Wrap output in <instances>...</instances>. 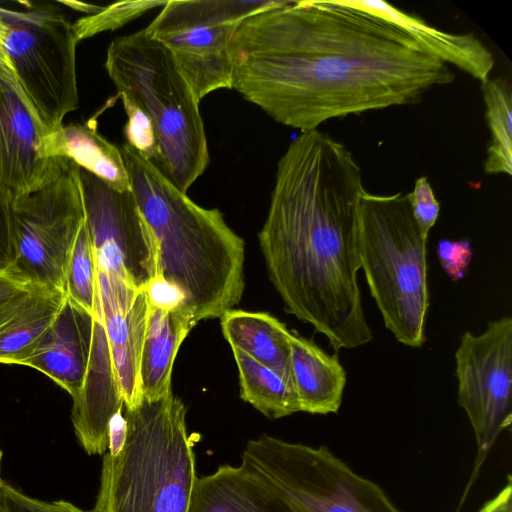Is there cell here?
Returning a JSON list of instances; mask_svg holds the SVG:
<instances>
[{"label":"cell","mask_w":512,"mask_h":512,"mask_svg":"<svg viewBox=\"0 0 512 512\" xmlns=\"http://www.w3.org/2000/svg\"><path fill=\"white\" fill-rule=\"evenodd\" d=\"M230 53L232 89L300 132L416 104L455 78L405 31L340 0H283L245 20Z\"/></svg>","instance_id":"cell-1"},{"label":"cell","mask_w":512,"mask_h":512,"mask_svg":"<svg viewBox=\"0 0 512 512\" xmlns=\"http://www.w3.org/2000/svg\"><path fill=\"white\" fill-rule=\"evenodd\" d=\"M362 169L353 153L319 129L300 132L277 162L258 234L269 279L284 309L338 351L373 333L357 281V210Z\"/></svg>","instance_id":"cell-2"},{"label":"cell","mask_w":512,"mask_h":512,"mask_svg":"<svg viewBox=\"0 0 512 512\" xmlns=\"http://www.w3.org/2000/svg\"><path fill=\"white\" fill-rule=\"evenodd\" d=\"M130 190L158 246L159 276L183 296L197 324L220 318L244 291L245 243L216 208H204L127 143Z\"/></svg>","instance_id":"cell-3"},{"label":"cell","mask_w":512,"mask_h":512,"mask_svg":"<svg viewBox=\"0 0 512 512\" xmlns=\"http://www.w3.org/2000/svg\"><path fill=\"white\" fill-rule=\"evenodd\" d=\"M123 413L126 441L103 455L92 512H187L198 476L184 403L171 393Z\"/></svg>","instance_id":"cell-4"},{"label":"cell","mask_w":512,"mask_h":512,"mask_svg":"<svg viewBox=\"0 0 512 512\" xmlns=\"http://www.w3.org/2000/svg\"><path fill=\"white\" fill-rule=\"evenodd\" d=\"M104 66L119 97L152 122L159 148L154 164L186 193L210 158L200 101L173 56L144 28L114 38Z\"/></svg>","instance_id":"cell-5"},{"label":"cell","mask_w":512,"mask_h":512,"mask_svg":"<svg viewBox=\"0 0 512 512\" xmlns=\"http://www.w3.org/2000/svg\"><path fill=\"white\" fill-rule=\"evenodd\" d=\"M426 242L406 194L363 191L357 210L360 268L385 327L398 342L412 348L426 340Z\"/></svg>","instance_id":"cell-6"},{"label":"cell","mask_w":512,"mask_h":512,"mask_svg":"<svg viewBox=\"0 0 512 512\" xmlns=\"http://www.w3.org/2000/svg\"><path fill=\"white\" fill-rule=\"evenodd\" d=\"M0 4L4 48L12 72L30 106L48 132L78 109L77 39L58 8L32 2Z\"/></svg>","instance_id":"cell-7"},{"label":"cell","mask_w":512,"mask_h":512,"mask_svg":"<svg viewBox=\"0 0 512 512\" xmlns=\"http://www.w3.org/2000/svg\"><path fill=\"white\" fill-rule=\"evenodd\" d=\"M241 463L270 482L293 512H401L379 485L325 446L262 434L246 443Z\"/></svg>","instance_id":"cell-8"},{"label":"cell","mask_w":512,"mask_h":512,"mask_svg":"<svg viewBox=\"0 0 512 512\" xmlns=\"http://www.w3.org/2000/svg\"><path fill=\"white\" fill-rule=\"evenodd\" d=\"M283 0H170L145 28L165 46L197 99L232 89L231 40L251 16Z\"/></svg>","instance_id":"cell-9"},{"label":"cell","mask_w":512,"mask_h":512,"mask_svg":"<svg viewBox=\"0 0 512 512\" xmlns=\"http://www.w3.org/2000/svg\"><path fill=\"white\" fill-rule=\"evenodd\" d=\"M12 218L14 259L7 269L30 285L64 292L66 267L85 222L74 164L69 161L43 187L14 196Z\"/></svg>","instance_id":"cell-10"},{"label":"cell","mask_w":512,"mask_h":512,"mask_svg":"<svg viewBox=\"0 0 512 512\" xmlns=\"http://www.w3.org/2000/svg\"><path fill=\"white\" fill-rule=\"evenodd\" d=\"M455 361L457 401L469 418L477 443L468 491L499 434L511 425L512 318L504 316L488 323L479 335L464 332Z\"/></svg>","instance_id":"cell-11"},{"label":"cell","mask_w":512,"mask_h":512,"mask_svg":"<svg viewBox=\"0 0 512 512\" xmlns=\"http://www.w3.org/2000/svg\"><path fill=\"white\" fill-rule=\"evenodd\" d=\"M74 168L97 268L146 289L159 276L158 246L131 190L118 191L76 164Z\"/></svg>","instance_id":"cell-12"},{"label":"cell","mask_w":512,"mask_h":512,"mask_svg":"<svg viewBox=\"0 0 512 512\" xmlns=\"http://www.w3.org/2000/svg\"><path fill=\"white\" fill-rule=\"evenodd\" d=\"M48 133L12 70L0 69V185L13 196L43 187L67 169L66 159L41 158L40 142Z\"/></svg>","instance_id":"cell-13"},{"label":"cell","mask_w":512,"mask_h":512,"mask_svg":"<svg viewBox=\"0 0 512 512\" xmlns=\"http://www.w3.org/2000/svg\"><path fill=\"white\" fill-rule=\"evenodd\" d=\"M97 314L103 323L124 406L143 401L139 363L144 341L149 297L146 289L97 268Z\"/></svg>","instance_id":"cell-14"},{"label":"cell","mask_w":512,"mask_h":512,"mask_svg":"<svg viewBox=\"0 0 512 512\" xmlns=\"http://www.w3.org/2000/svg\"><path fill=\"white\" fill-rule=\"evenodd\" d=\"M94 320L66 296L56 318L20 365L39 370L76 397L89 366Z\"/></svg>","instance_id":"cell-15"},{"label":"cell","mask_w":512,"mask_h":512,"mask_svg":"<svg viewBox=\"0 0 512 512\" xmlns=\"http://www.w3.org/2000/svg\"><path fill=\"white\" fill-rule=\"evenodd\" d=\"M73 402L71 418L78 442L87 454L103 456L108 450L110 421L123 408L124 401L99 317L94 320L92 351L84 383Z\"/></svg>","instance_id":"cell-16"},{"label":"cell","mask_w":512,"mask_h":512,"mask_svg":"<svg viewBox=\"0 0 512 512\" xmlns=\"http://www.w3.org/2000/svg\"><path fill=\"white\" fill-rule=\"evenodd\" d=\"M355 8L392 23L409 34L420 46L444 63L452 64L481 83L489 78L495 60L492 52L473 33L444 32L422 19L407 14L379 0H340Z\"/></svg>","instance_id":"cell-17"},{"label":"cell","mask_w":512,"mask_h":512,"mask_svg":"<svg viewBox=\"0 0 512 512\" xmlns=\"http://www.w3.org/2000/svg\"><path fill=\"white\" fill-rule=\"evenodd\" d=\"M187 512H293L280 492L249 466L224 464L195 480Z\"/></svg>","instance_id":"cell-18"},{"label":"cell","mask_w":512,"mask_h":512,"mask_svg":"<svg viewBox=\"0 0 512 512\" xmlns=\"http://www.w3.org/2000/svg\"><path fill=\"white\" fill-rule=\"evenodd\" d=\"M195 325L183 307L163 306L149 300L139 363L143 400L153 402L172 393L171 376L177 352Z\"/></svg>","instance_id":"cell-19"},{"label":"cell","mask_w":512,"mask_h":512,"mask_svg":"<svg viewBox=\"0 0 512 512\" xmlns=\"http://www.w3.org/2000/svg\"><path fill=\"white\" fill-rule=\"evenodd\" d=\"M39 154L69 160L118 191L130 190L120 147L99 134L91 121L63 124L49 132L40 142Z\"/></svg>","instance_id":"cell-20"},{"label":"cell","mask_w":512,"mask_h":512,"mask_svg":"<svg viewBox=\"0 0 512 512\" xmlns=\"http://www.w3.org/2000/svg\"><path fill=\"white\" fill-rule=\"evenodd\" d=\"M291 376L300 412L337 413L347 381L337 355H329L313 340L291 334Z\"/></svg>","instance_id":"cell-21"},{"label":"cell","mask_w":512,"mask_h":512,"mask_svg":"<svg viewBox=\"0 0 512 512\" xmlns=\"http://www.w3.org/2000/svg\"><path fill=\"white\" fill-rule=\"evenodd\" d=\"M66 300L58 289L31 286L0 307V363L20 365Z\"/></svg>","instance_id":"cell-22"},{"label":"cell","mask_w":512,"mask_h":512,"mask_svg":"<svg viewBox=\"0 0 512 512\" xmlns=\"http://www.w3.org/2000/svg\"><path fill=\"white\" fill-rule=\"evenodd\" d=\"M223 335L232 349L244 352L282 376L292 387L291 332L265 312L230 309L220 317Z\"/></svg>","instance_id":"cell-23"},{"label":"cell","mask_w":512,"mask_h":512,"mask_svg":"<svg viewBox=\"0 0 512 512\" xmlns=\"http://www.w3.org/2000/svg\"><path fill=\"white\" fill-rule=\"evenodd\" d=\"M239 371L240 397L270 419L300 412L294 388L278 373L232 349Z\"/></svg>","instance_id":"cell-24"},{"label":"cell","mask_w":512,"mask_h":512,"mask_svg":"<svg viewBox=\"0 0 512 512\" xmlns=\"http://www.w3.org/2000/svg\"><path fill=\"white\" fill-rule=\"evenodd\" d=\"M486 106L490 141L484 170L487 174L512 175V89L503 78H488L481 83Z\"/></svg>","instance_id":"cell-25"},{"label":"cell","mask_w":512,"mask_h":512,"mask_svg":"<svg viewBox=\"0 0 512 512\" xmlns=\"http://www.w3.org/2000/svg\"><path fill=\"white\" fill-rule=\"evenodd\" d=\"M64 293L80 307L96 316L97 264L86 220L79 231L66 267Z\"/></svg>","instance_id":"cell-26"},{"label":"cell","mask_w":512,"mask_h":512,"mask_svg":"<svg viewBox=\"0 0 512 512\" xmlns=\"http://www.w3.org/2000/svg\"><path fill=\"white\" fill-rule=\"evenodd\" d=\"M167 1H120L102 7L90 16L79 19L73 25L77 41L94 36L98 33L118 29L130 21L140 17L148 10L163 7Z\"/></svg>","instance_id":"cell-27"},{"label":"cell","mask_w":512,"mask_h":512,"mask_svg":"<svg viewBox=\"0 0 512 512\" xmlns=\"http://www.w3.org/2000/svg\"><path fill=\"white\" fill-rule=\"evenodd\" d=\"M120 99L128 118L124 126L125 143L142 157L155 163L159 148L152 122L133 101L124 96H120Z\"/></svg>","instance_id":"cell-28"},{"label":"cell","mask_w":512,"mask_h":512,"mask_svg":"<svg viewBox=\"0 0 512 512\" xmlns=\"http://www.w3.org/2000/svg\"><path fill=\"white\" fill-rule=\"evenodd\" d=\"M0 512H88L66 500L45 501L29 496L2 480Z\"/></svg>","instance_id":"cell-29"},{"label":"cell","mask_w":512,"mask_h":512,"mask_svg":"<svg viewBox=\"0 0 512 512\" xmlns=\"http://www.w3.org/2000/svg\"><path fill=\"white\" fill-rule=\"evenodd\" d=\"M411 213L422 236L427 239L431 228L435 225L440 203L435 197L434 191L426 176L415 181L413 190L406 194Z\"/></svg>","instance_id":"cell-30"},{"label":"cell","mask_w":512,"mask_h":512,"mask_svg":"<svg viewBox=\"0 0 512 512\" xmlns=\"http://www.w3.org/2000/svg\"><path fill=\"white\" fill-rule=\"evenodd\" d=\"M436 252L440 265L452 280L458 281L465 277L473 256L468 239L441 240L437 244Z\"/></svg>","instance_id":"cell-31"},{"label":"cell","mask_w":512,"mask_h":512,"mask_svg":"<svg viewBox=\"0 0 512 512\" xmlns=\"http://www.w3.org/2000/svg\"><path fill=\"white\" fill-rule=\"evenodd\" d=\"M13 197L0 185V269L8 268L14 259Z\"/></svg>","instance_id":"cell-32"},{"label":"cell","mask_w":512,"mask_h":512,"mask_svg":"<svg viewBox=\"0 0 512 512\" xmlns=\"http://www.w3.org/2000/svg\"><path fill=\"white\" fill-rule=\"evenodd\" d=\"M127 436V422L123 408L111 419L108 431V453L116 456L122 450Z\"/></svg>","instance_id":"cell-33"},{"label":"cell","mask_w":512,"mask_h":512,"mask_svg":"<svg viewBox=\"0 0 512 512\" xmlns=\"http://www.w3.org/2000/svg\"><path fill=\"white\" fill-rule=\"evenodd\" d=\"M31 286L7 268L0 269V307Z\"/></svg>","instance_id":"cell-34"},{"label":"cell","mask_w":512,"mask_h":512,"mask_svg":"<svg viewBox=\"0 0 512 512\" xmlns=\"http://www.w3.org/2000/svg\"><path fill=\"white\" fill-rule=\"evenodd\" d=\"M479 512H512V484L510 476H508V482L502 490L486 502Z\"/></svg>","instance_id":"cell-35"},{"label":"cell","mask_w":512,"mask_h":512,"mask_svg":"<svg viewBox=\"0 0 512 512\" xmlns=\"http://www.w3.org/2000/svg\"><path fill=\"white\" fill-rule=\"evenodd\" d=\"M4 35H5L4 26L0 20V69H2V68L11 69V66H10V63H9V60L7 58L5 48H4Z\"/></svg>","instance_id":"cell-36"},{"label":"cell","mask_w":512,"mask_h":512,"mask_svg":"<svg viewBox=\"0 0 512 512\" xmlns=\"http://www.w3.org/2000/svg\"><path fill=\"white\" fill-rule=\"evenodd\" d=\"M2 455H3V453H2V450H1V448H0V484H1V482H2V479H1V461H2Z\"/></svg>","instance_id":"cell-37"}]
</instances>
